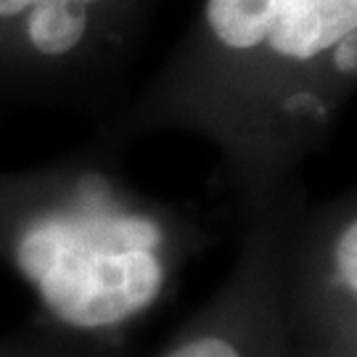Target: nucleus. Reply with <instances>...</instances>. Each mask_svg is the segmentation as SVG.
<instances>
[{"label": "nucleus", "mask_w": 357, "mask_h": 357, "mask_svg": "<svg viewBox=\"0 0 357 357\" xmlns=\"http://www.w3.org/2000/svg\"><path fill=\"white\" fill-rule=\"evenodd\" d=\"M88 29V6L69 0H45L29 8L26 35L43 56H64L79 45Z\"/></svg>", "instance_id": "obj_4"}, {"label": "nucleus", "mask_w": 357, "mask_h": 357, "mask_svg": "<svg viewBox=\"0 0 357 357\" xmlns=\"http://www.w3.org/2000/svg\"><path fill=\"white\" fill-rule=\"evenodd\" d=\"M38 3L43 0H0V16H16V13L35 8Z\"/></svg>", "instance_id": "obj_6"}, {"label": "nucleus", "mask_w": 357, "mask_h": 357, "mask_svg": "<svg viewBox=\"0 0 357 357\" xmlns=\"http://www.w3.org/2000/svg\"><path fill=\"white\" fill-rule=\"evenodd\" d=\"M355 48H357L355 32L336 43V66H339V72H344V75H352V72H355V66H357L355 64Z\"/></svg>", "instance_id": "obj_5"}, {"label": "nucleus", "mask_w": 357, "mask_h": 357, "mask_svg": "<svg viewBox=\"0 0 357 357\" xmlns=\"http://www.w3.org/2000/svg\"><path fill=\"white\" fill-rule=\"evenodd\" d=\"M69 3H79V6H88V3H98V0H69Z\"/></svg>", "instance_id": "obj_7"}, {"label": "nucleus", "mask_w": 357, "mask_h": 357, "mask_svg": "<svg viewBox=\"0 0 357 357\" xmlns=\"http://www.w3.org/2000/svg\"><path fill=\"white\" fill-rule=\"evenodd\" d=\"M162 246L165 230L153 217L88 196L29 217L11 257L59 323L101 331L156 302L167 278Z\"/></svg>", "instance_id": "obj_1"}, {"label": "nucleus", "mask_w": 357, "mask_h": 357, "mask_svg": "<svg viewBox=\"0 0 357 357\" xmlns=\"http://www.w3.org/2000/svg\"><path fill=\"white\" fill-rule=\"evenodd\" d=\"M159 357H294L286 336L268 326L209 323L167 347Z\"/></svg>", "instance_id": "obj_3"}, {"label": "nucleus", "mask_w": 357, "mask_h": 357, "mask_svg": "<svg viewBox=\"0 0 357 357\" xmlns=\"http://www.w3.org/2000/svg\"><path fill=\"white\" fill-rule=\"evenodd\" d=\"M206 22L228 48L307 61L355 32L357 0H206Z\"/></svg>", "instance_id": "obj_2"}]
</instances>
